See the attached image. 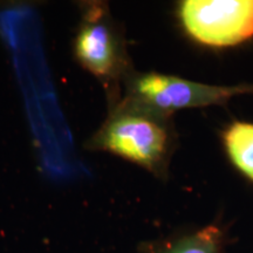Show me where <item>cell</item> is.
Listing matches in <instances>:
<instances>
[{
	"label": "cell",
	"mask_w": 253,
	"mask_h": 253,
	"mask_svg": "<svg viewBox=\"0 0 253 253\" xmlns=\"http://www.w3.org/2000/svg\"><path fill=\"white\" fill-rule=\"evenodd\" d=\"M84 147L107 151L156 172L169 150V131L161 116L122 100Z\"/></svg>",
	"instance_id": "cell-1"
},
{
	"label": "cell",
	"mask_w": 253,
	"mask_h": 253,
	"mask_svg": "<svg viewBox=\"0 0 253 253\" xmlns=\"http://www.w3.org/2000/svg\"><path fill=\"white\" fill-rule=\"evenodd\" d=\"M80 8L73 39L74 60L108 88L130 74L125 41L106 5L90 1Z\"/></svg>",
	"instance_id": "cell-2"
},
{
	"label": "cell",
	"mask_w": 253,
	"mask_h": 253,
	"mask_svg": "<svg viewBox=\"0 0 253 253\" xmlns=\"http://www.w3.org/2000/svg\"><path fill=\"white\" fill-rule=\"evenodd\" d=\"M123 101L163 116L173 110L221 104L235 95L253 93V86H210L158 73L129 74Z\"/></svg>",
	"instance_id": "cell-3"
},
{
	"label": "cell",
	"mask_w": 253,
	"mask_h": 253,
	"mask_svg": "<svg viewBox=\"0 0 253 253\" xmlns=\"http://www.w3.org/2000/svg\"><path fill=\"white\" fill-rule=\"evenodd\" d=\"M179 15L190 36L204 45L233 46L253 37V0H186Z\"/></svg>",
	"instance_id": "cell-4"
},
{
	"label": "cell",
	"mask_w": 253,
	"mask_h": 253,
	"mask_svg": "<svg viewBox=\"0 0 253 253\" xmlns=\"http://www.w3.org/2000/svg\"><path fill=\"white\" fill-rule=\"evenodd\" d=\"M224 142L227 154L242 172L253 181V125L235 122L226 129Z\"/></svg>",
	"instance_id": "cell-5"
},
{
	"label": "cell",
	"mask_w": 253,
	"mask_h": 253,
	"mask_svg": "<svg viewBox=\"0 0 253 253\" xmlns=\"http://www.w3.org/2000/svg\"><path fill=\"white\" fill-rule=\"evenodd\" d=\"M223 235L216 225H208L151 253H220Z\"/></svg>",
	"instance_id": "cell-6"
}]
</instances>
